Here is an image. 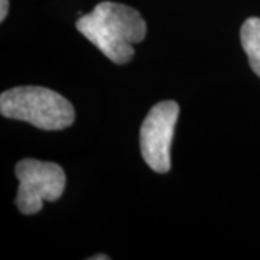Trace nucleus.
Instances as JSON below:
<instances>
[{
    "instance_id": "nucleus-5",
    "label": "nucleus",
    "mask_w": 260,
    "mask_h": 260,
    "mask_svg": "<svg viewBox=\"0 0 260 260\" xmlns=\"http://www.w3.org/2000/svg\"><path fill=\"white\" fill-rule=\"evenodd\" d=\"M240 39L251 70L260 77V18H249L243 23Z\"/></svg>"
},
{
    "instance_id": "nucleus-6",
    "label": "nucleus",
    "mask_w": 260,
    "mask_h": 260,
    "mask_svg": "<svg viewBox=\"0 0 260 260\" xmlns=\"http://www.w3.org/2000/svg\"><path fill=\"white\" fill-rule=\"evenodd\" d=\"M9 12V0H0V20L3 22Z\"/></svg>"
},
{
    "instance_id": "nucleus-4",
    "label": "nucleus",
    "mask_w": 260,
    "mask_h": 260,
    "mask_svg": "<svg viewBox=\"0 0 260 260\" xmlns=\"http://www.w3.org/2000/svg\"><path fill=\"white\" fill-rule=\"evenodd\" d=\"M179 116V106L172 100L155 104L140 129V152L148 167L167 174L171 169V145Z\"/></svg>"
},
{
    "instance_id": "nucleus-2",
    "label": "nucleus",
    "mask_w": 260,
    "mask_h": 260,
    "mask_svg": "<svg viewBox=\"0 0 260 260\" xmlns=\"http://www.w3.org/2000/svg\"><path fill=\"white\" fill-rule=\"evenodd\" d=\"M3 117L28 121L42 130H62L75 120L73 104L64 95L38 85L15 87L0 95Z\"/></svg>"
},
{
    "instance_id": "nucleus-1",
    "label": "nucleus",
    "mask_w": 260,
    "mask_h": 260,
    "mask_svg": "<svg viewBox=\"0 0 260 260\" xmlns=\"http://www.w3.org/2000/svg\"><path fill=\"white\" fill-rule=\"evenodd\" d=\"M75 28L114 64H127L135 55V44L146 37V22L136 9L102 2L93 12L77 20Z\"/></svg>"
},
{
    "instance_id": "nucleus-3",
    "label": "nucleus",
    "mask_w": 260,
    "mask_h": 260,
    "mask_svg": "<svg viewBox=\"0 0 260 260\" xmlns=\"http://www.w3.org/2000/svg\"><path fill=\"white\" fill-rule=\"evenodd\" d=\"M15 175L19 181L16 205L22 214L39 213L44 201L52 203L64 194L67 177L64 169L54 162L22 159L16 164Z\"/></svg>"
},
{
    "instance_id": "nucleus-7",
    "label": "nucleus",
    "mask_w": 260,
    "mask_h": 260,
    "mask_svg": "<svg viewBox=\"0 0 260 260\" xmlns=\"http://www.w3.org/2000/svg\"><path fill=\"white\" fill-rule=\"evenodd\" d=\"M90 259L91 260H102V259L109 260L110 257H109V256H103V254H97V256H93V257H90Z\"/></svg>"
}]
</instances>
